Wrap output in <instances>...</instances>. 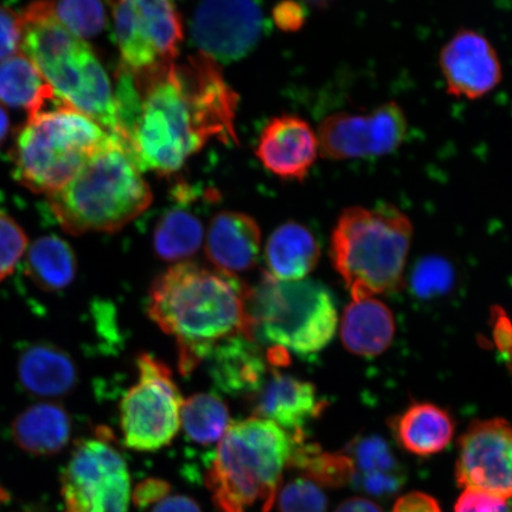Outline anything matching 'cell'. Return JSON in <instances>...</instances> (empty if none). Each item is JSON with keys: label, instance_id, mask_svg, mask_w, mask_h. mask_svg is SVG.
<instances>
[{"label": "cell", "instance_id": "cell-24", "mask_svg": "<svg viewBox=\"0 0 512 512\" xmlns=\"http://www.w3.org/2000/svg\"><path fill=\"white\" fill-rule=\"evenodd\" d=\"M396 440L414 456H434L450 445L454 435L452 416L432 403H415L392 422Z\"/></svg>", "mask_w": 512, "mask_h": 512}, {"label": "cell", "instance_id": "cell-18", "mask_svg": "<svg viewBox=\"0 0 512 512\" xmlns=\"http://www.w3.org/2000/svg\"><path fill=\"white\" fill-rule=\"evenodd\" d=\"M261 230L253 217L221 211L210 222L206 252L217 271L233 275L251 270L259 258Z\"/></svg>", "mask_w": 512, "mask_h": 512}, {"label": "cell", "instance_id": "cell-43", "mask_svg": "<svg viewBox=\"0 0 512 512\" xmlns=\"http://www.w3.org/2000/svg\"><path fill=\"white\" fill-rule=\"evenodd\" d=\"M496 325V339L497 343L501 345L503 350H509V354L512 355V325L508 319L498 320Z\"/></svg>", "mask_w": 512, "mask_h": 512}, {"label": "cell", "instance_id": "cell-11", "mask_svg": "<svg viewBox=\"0 0 512 512\" xmlns=\"http://www.w3.org/2000/svg\"><path fill=\"white\" fill-rule=\"evenodd\" d=\"M408 134V119L401 105L384 102L367 112H338L318 128L319 152L326 159L348 160L389 155Z\"/></svg>", "mask_w": 512, "mask_h": 512}, {"label": "cell", "instance_id": "cell-44", "mask_svg": "<svg viewBox=\"0 0 512 512\" xmlns=\"http://www.w3.org/2000/svg\"><path fill=\"white\" fill-rule=\"evenodd\" d=\"M10 118L3 105H0V147L6 142L10 132Z\"/></svg>", "mask_w": 512, "mask_h": 512}, {"label": "cell", "instance_id": "cell-12", "mask_svg": "<svg viewBox=\"0 0 512 512\" xmlns=\"http://www.w3.org/2000/svg\"><path fill=\"white\" fill-rule=\"evenodd\" d=\"M460 488L512 499V426L503 419L476 421L459 441Z\"/></svg>", "mask_w": 512, "mask_h": 512}, {"label": "cell", "instance_id": "cell-2", "mask_svg": "<svg viewBox=\"0 0 512 512\" xmlns=\"http://www.w3.org/2000/svg\"><path fill=\"white\" fill-rule=\"evenodd\" d=\"M247 294L248 287L233 275L192 262L170 267L153 281L147 315L175 337L184 375L206 361L217 344L236 336L253 338Z\"/></svg>", "mask_w": 512, "mask_h": 512}, {"label": "cell", "instance_id": "cell-8", "mask_svg": "<svg viewBox=\"0 0 512 512\" xmlns=\"http://www.w3.org/2000/svg\"><path fill=\"white\" fill-rule=\"evenodd\" d=\"M247 307L253 338L271 348L315 354L336 334L334 297L316 280L281 281L264 272L258 285L248 287Z\"/></svg>", "mask_w": 512, "mask_h": 512}, {"label": "cell", "instance_id": "cell-21", "mask_svg": "<svg viewBox=\"0 0 512 512\" xmlns=\"http://www.w3.org/2000/svg\"><path fill=\"white\" fill-rule=\"evenodd\" d=\"M394 335L393 313L380 300H356L344 310L341 338L344 348L351 354L379 356L389 348Z\"/></svg>", "mask_w": 512, "mask_h": 512}, {"label": "cell", "instance_id": "cell-41", "mask_svg": "<svg viewBox=\"0 0 512 512\" xmlns=\"http://www.w3.org/2000/svg\"><path fill=\"white\" fill-rule=\"evenodd\" d=\"M151 512H202L194 499L183 496H168L155 505Z\"/></svg>", "mask_w": 512, "mask_h": 512}, {"label": "cell", "instance_id": "cell-23", "mask_svg": "<svg viewBox=\"0 0 512 512\" xmlns=\"http://www.w3.org/2000/svg\"><path fill=\"white\" fill-rule=\"evenodd\" d=\"M347 454L354 465L352 484L358 490L384 498L395 495L405 483L398 459L381 438H357L348 447Z\"/></svg>", "mask_w": 512, "mask_h": 512}, {"label": "cell", "instance_id": "cell-31", "mask_svg": "<svg viewBox=\"0 0 512 512\" xmlns=\"http://www.w3.org/2000/svg\"><path fill=\"white\" fill-rule=\"evenodd\" d=\"M147 34L162 62L175 61L183 40L181 15L174 3L165 0L137 2Z\"/></svg>", "mask_w": 512, "mask_h": 512}, {"label": "cell", "instance_id": "cell-9", "mask_svg": "<svg viewBox=\"0 0 512 512\" xmlns=\"http://www.w3.org/2000/svg\"><path fill=\"white\" fill-rule=\"evenodd\" d=\"M136 364L138 380L120 403V430L126 447L155 452L176 438L184 400L164 362L140 354Z\"/></svg>", "mask_w": 512, "mask_h": 512}, {"label": "cell", "instance_id": "cell-29", "mask_svg": "<svg viewBox=\"0 0 512 512\" xmlns=\"http://www.w3.org/2000/svg\"><path fill=\"white\" fill-rule=\"evenodd\" d=\"M204 228L200 219L182 207L166 210L153 232V249L164 261H181L201 248Z\"/></svg>", "mask_w": 512, "mask_h": 512}, {"label": "cell", "instance_id": "cell-26", "mask_svg": "<svg viewBox=\"0 0 512 512\" xmlns=\"http://www.w3.org/2000/svg\"><path fill=\"white\" fill-rule=\"evenodd\" d=\"M78 261L72 246L56 235L31 243L25 255V273L43 291L56 292L73 283Z\"/></svg>", "mask_w": 512, "mask_h": 512}, {"label": "cell", "instance_id": "cell-39", "mask_svg": "<svg viewBox=\"0 0 512 512\" xmlns=\"http://www.w3.org/2000/svg\"><path fill=\"white\" fill-rule=\"evenodd\" d=\"M273 19L279 29L297 31L303 28L306 21V10L303 4L281 3L273 9Z\"/></svg>", "mask_w": 512, "mask_h": 512}, {"label": "cell", "instance_id": "cell-15", "mask_svg": "<svg viewBox=\"0 0 512 512\" xmlns=\"http://www.w3.org/2000/svg\"><path fill=\"white\" fill-rule=\"evenodd\" d=\"M319 155L317 133L297 115L274 118L262 131L256 156L262 165L287 181H304Z\"/></svg>", "mask_w": 512, "mask_h": 512}, {"label": "cell", "instance_id": "cell-7", "mask_svg": "<svg viewBox=\"0 0 512 512\" xmlns=\"http://www.w3.org/2000/svg\"><path fill=\"white\" fill-rule=\"evenodd\" d=\"M110 139L104 127L61 102L54 110L29 115L12 149V174L23 187L53 195Z\"/></svg>", "mask_w": 512, "mask_h": 512}, {"label": "cell", "instance_id": "cell-16", "mask_svg": "<svg viewBox=\"0 0 512 512\" xmlns=\"http://www.w3.org/2000/svg\"><path fill=\"white\" fill-rule=\"evenodd\" d=\"M249 402L256 418L266 419L287 433H304V427L322 414L324 402L312 383L273 369Z\"/></svg>", "mask_w": 512, "mask_h": 512}, {"label": "cell", "instance_id": "cell-33", "mask_svg": "<svg viewBox=\"0 0 512 512\" xmlns=\"http://www.w3.org/2000/svg\"><path fill=\"white\" fill-rule=\"evenodd\" d=\"M277 496L280 512H328V497L317 484L306 478L291 480Z\"/></svg>", "mask_w": 512, "mask_h": 512}, {"label": "cell", "instance_id": "cell-32", "mask_svg": "<svg viewBox=\"0 0 512 512\" xmlns=\"http://www.w3.org/2000/svg\"><path fill=\"white\" fill-rule=\"evenodd\" d=\"M42 9L57 24L80 40L99 35L106 25L105 5L100 2H41Z\"/></svg>", "mask_w": 512, "mask_h": 512}, {"label": "cell", "instance_id": "cell-13", "mask_svg": "<svg viewBox=\"0 0 512 512\" xmlns=\"http://www.w3.org/2000/svg\"><path fill=\"white\" fill-rule=\"evenodd\" d=\"M266 30L261 6L254 2H206L191 19V35L201 53L215 62L247 56Z\"/></svg>", "mask_w": 512, "mask_h": 512}, {"label": "cell", "instance_id": "cell-1", "mask_svg": "<svg viewBox=\"0 0 512 512\" xmlns=\"http://www.w3.org/2000/svg\"><path fill=\"white\" fill-rule=\"evenodd\" d=\"M139 107L124 143L140 171L171 175L210 139L238 144V94L200 53L133 73Z\"/></svg>", "mask_w": 512, "mask_h": 512}, {"label": "cell", "instance_id": "cell-28", "mask_svg": "<svg viewBox=\"0 0 512 512\" xmlns=\"http://www.w3.org/2000/svg\"><path fill=\"white\" fill-rule=\"evenodd\" d=\"M114 18L115 40L120 50L123 66L133 73L164 63L159 60L147 35L137 2L111 3Z\"/></svg>", "mask_w": 512, "mask_h": 512}, {"label": "cell", "instance_id": "cell-30", "mask_svg": "<svg viewBox=\"0 0 512 512\" xmlns=\"http://www.w3.org/2000/svg\"><path fill=\"white\" fill-rule=\"evenodd\" d=\"M226 403L213 394L192 395L184 401L181 425L187 437L196 444L208 446L223 438L229 428Z\"/></svg>", "mask_w": 512, "mask_h": 512}, {"label": "cell", "instance_id": "cell-19", "mask_svg": "<svg viewBox=\"0 0 512 512\" xmlns=\"http://www.w3.org/2000/svg\"><path fill=\"white\" fill-rule=\"evenodd\" d=\"M18 379L31 395L42 399L63 398L78 383V368L68 352L53 343L29 344L18 358Z\"/></svg>", "mask_w": 512, "mask_h": 512}, {"label": "cell", "instance_id": "cell-14", "mask_svg": "<svg viewBox=\"0 0 512 512\" xmlns=\"http://www.w3.org/2000/svg\"><path fill=\"white\" fill-rule=\"evenodd\" d=\"M440 72L448 94L478 100L494 92L503 80V66L494 44L477 30L454 32L439 53Z\"/></svg>", "mask_w": 512, "mask_h": 512}, {"label": "cell", "instance_id": "cell-22", "mask_svg": "<svg viewBox=\"0 0 512 512\" xmlns=\"http://www.w3.org/2000/svg\"><path fill=\"white\" fill-rule=\"evenodd\" d=\"M320 247L311 230L286 222L267 241L265 260L272 277L281 281L304 280L318 265Z\"/></svg>", "mask_w": 512, "mask_h": 512}, {"label": "cell", "instance_id": "cell-5", "mask_svg": "<svg viewBox=\"0 0 512 512\" xmlns=\"http://www.w3.org/2000/svg\"><path fill=\"white\" fill-rule=\"evenodd\" d=\"M293 437L274 422L248 418L229 426L207 472L219 512H246L260 502L270 512L290 462Z\"/></svg>", "mask_w": 512, "mask_h": 512}, {"label": "cell", "instance_id": "cell-37", "mask_svg": "<svg viewBox=\"0 0 512 512\" xmlns=\"http://www.w3.org/2000/svg\"><path fill=\"white\" fill-rule=\"evenodd\" d=\"M453 512H512V504L509 499L485 492L464 490L457 499Z\"/></svg>", "mask_w": 512, "mask_h": 512}, {"label": "cell", "instance_id": "cell-35", "mask_svg": "<svg viewBox=\"0 0 512 512\" xmlns=\"http://www.w3.org/2000/svg\"><path fill=\"white\" fill-rule=\"evenodd\" d=\"M452 284L450 268L438 261H426L416 270L413 287L421 297L430 298L443 293Z\"/></svg>", "mask_w": 512, "mask_h": 512}, {"label": "cell", "instance_id": "cell-20", "mask_svg": "<svg viewBox=\"0 0 512 512\" xmlns=\"http://www.w3.org/2000/svg\"><path fill=\"white\" fill-rule=\"evenodd\" d=\"M72 419L60 403L43 401L24 409L11 426L15 444L37 457L54 456L72 438Z\"/></svg>", "mask_w": 512, "mask_h": 512}, {"label": "cell", "instance_id": "cell-42", "mask_svg": "<svg viewBox=\"0 0 512 512\" xmlns=\"http://www.w3.org/2000/svg\"><path fill=\"white\" fill-rule=\"evenodd\" d=\"M335 512H383V510L367 498L352 497L339 504Z\"/></svg>", "mask_w": 512, "mask_h": 512}, {"label": "cell", "instance_id": "cell-4", "mask_svg": "<svg viewBox=\"0 0 512 512\" xmlns=\"http://www.w3.org/2000/svg\"><path fill=\"white\" fill-rule=\"evenodd\" d=\"M413 234L409 216L390 203L342 211L332 230L330 256L354 302L398 290Z\"/></svg>", "mask_w": 512, "mask_h": 512}, {"label": "cell", "instance_id": "cell-36", "mask_svg": "<svg viewBox=\"0 0 512 512\" xmlns=\"http://www.w3.org/2000/svg\"><path fill=\"white\" fill-rule=\"evenodd\" d=\"M23 42L21 15L0 5V62L19 53Z\"/></svg>", "mask_w": 512, "mask_h": 512}, {"label": "cell", "instance_id": "cell-17", "mask_svg": "<svg viewBox=\"0 0 512 512\" xmlns=\"http://www.w3.org/2000/svg\"><path fill=\"white\" fill-rule=\"evenodd\" d=\"M215 386L230 395L251 399L265 383L272 370L267 354L248 336L227 339L210 351L206 358Z\"/></svg>", "mask_w": 512, "mask_h": 512}, {"label": "cell", "instance_id": "cell-38", "mask_svg": "<svg viewBox=\"0 0 512 512\" xmlns=\"http://www.w3.org/2000/svg\"><path fill=\"white\" fill-rule=\"evenodd\" d=\"M171 486L162 479L150 478L138 484L132 494V501L139 509H145L168 497Z\"/></svg>", "mask_w": 512, "mask_h": 512}, {"label": "cell", "instance_id": "cell-34", "mask_svg": "<svg viewBox=\"0 0 512 512\" xmlns=\"http://www.w3.org/2000/svg\"><path fill=\"white\" fill-rule=\"evenodd\" d=\"M27 248L28 238L22 227L0 209V281L14 273Z\"/></svg>", "mask_w": 512, "mask_h": 512}, {"label": "cell", "instance_id": "cell-40", "mask_svg": "<svg viewBox=\"0 0 512 512\" xmlns=\"http://www.w3.org/2000/svg\"><path fill=\"white\" fill-rule=\"evenodd\" d=\"M393 512H443L434 497L424 492H409L396 501Z\"/></svg>", "mask_w": 512, "mask_h": 512}, {"label": "cell", "instance_id": "cell-27", "mask_svg": "<svg viewBox=\"0 0 512 512\" xmlns=\"http://www.w3.org/2000/svg\"><path fill=\"white\" fill-rule=\"evenodd\" d=\"M292 437L293 450L288 466L325 488L339 489L352 484L354 465L347 452H325L317 445L306 443L305 434Z\"/></svg>", "mask_w": 512, "mask_h": 512}, {"label": "cell", "instance_id": "cell-10", "mask_svg": "<svg viewBox=\"0 0 512 512\" xmlns=\"http://www.w3.org/2000/svg\"><path fill=\"white\" fill-rule=\"evenodd\" d=\"M61 489L66 512H128L130 472L106 428L75 444Z\"/></svg>", "mask_w": 512, "mask_h": 512}, {"label": "cell", "instance_id": "cell-25", "mask_svg": "<svg viewBox=\"0 0 512 512\" xmlns=\"http://www.w3.org/2000/svg\"><path fill=\"white\" fill-rule=\"evenodd\" d=\"M56 96L28 56L18 53L0 62V105L41 112Z\"/></svg>", "mask_w": 512, "mask_h": 512}, {"label": "cell", "instance_id": "cell-3", "mask_svg": "<svg viewBox=\"0 0 512 512\" xmlns=\"http://www.w3.org/2000/svg\"><path fill=\"white\" fill-rule=\"evenodd\" d=\"M152 203V192L130 150L112 136L66 187L49 196L60 226L72 235L115 233Z\"/></svg>", "mask_w": 512, "mask_h": 512}, {"label": "cell", "instance_id": "cell-6", "mask_svg": "<svg viewBox=\"0 0 512 512\" xmlns=\"http://www.w3.org/2000/svg\"><path fill=\"white\" fill-rule=\"evenodd\" d=\"M21 17L22 53L34 62L57 99L115 136L114 89L93 48L50 18L40 2L30 4Z\"/></svg>", "mask_w": 512, "mask_h": 512}]
</instances>
